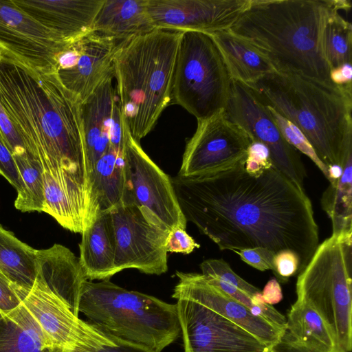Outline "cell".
I'll return each mask as SVG.
<instances>
[{
	"mask_svg": "<svg viewBox=\"0 0 352 352\" xmlns=\"http://www.w3.org/2000/svg\"><path fill=\"white\" fill-rule=\"evenodd\" d=\"M17 286L0 272V311L6 314L21 303Z\"/></svg>",
	"mask_w": 352,
	"mask_h": 352,
	"instance_id": "40",
	"label": "cell"
},
{
	"mask_svg": "<svg viewBox=\"0 0 352 352\" xmlns=\"http://www.w3.org/2000/svg\"><path fill=\"white\" fill-rule=\"evenodd\" d=\"M37 274L58 297L78 316L82 285L87 280L77 257L69 248L54 244L36 250Z\"/></svg>",
	"mask_w": 352,
	"mask_h": 352,
	"instance_id": "21",
	"label": "cell"
},
{
	"mask_svg": "<svg viewBox=\"0 0 352 352\" xmlns=\"http://www.w3.org/2000/svg\"><path fill=\"white\" fill-rule=\"evenodd\" d=\"M113 78V75L107 77L80 104L89 177L110 146L113 115L118 102Z\"/></svg>",
	"mask_w": 352,
	"mask_h": 352,
	"instance_id": "20",
	"label": "cell"
},
{
	"mask_svg": "<svg viewBox=\"0 0 352 352\" xmlns=\"http://www.w3.org/2000/svg\"><path fill=\"white\" fill-rule=\"evenodd\" d=\"M123 121L125 190L122 203L147 209L170 231L177 228L186 230L187 221L171 178L144 151Z\"/></svg>",
	"mask_w": 352,
	"mask_h": 352,
	"instance_id": "10",
	"label": "cell"
},
{
	"mask_svg": "<svg viewBox=\"0 0 352 352\" xmlns=\"http://www.w3.org/2000/svg\"><path fill=\"white\" fill-rule=\"evenodd\" d=\"M148 0H104L92 31L122 43L155 30Z\"/></svg>",
	"mask_w": 352,
	"mask_h": 352,
	"instance_id": "23",
	"label": "cell"
},
{
	"mask_svg": "<svg viewBox=\"0 0 352 352\" xmlns=\"http://www.w3.org/2000/svg\"><path fill=\"white\" fill-rule=\"evenodd\" d=\"M261 294L265 302L270 305L276 303L282 298L280 287L275 278L267 283Z\"/></svg>",
	"mask_w": 352,
	"mask_h": 352,
	"instance_id": "44",
	"label": "cell"
},
{
	"mask_svg": "<svg viewBox=\"0 0 352 352\" xmlns=\"http://www.w3.org/2000/svg\"><path fill=\"white\" fill-rule=\"evenodd\" d=\"M200 245L185 229L177 228L170 232L166 243L167 252L188 254Z\"/></svg>",
	"mask_w": 352,
	"mask_h": 352,
	"instance_id": "39",
	"label": "cell"
},
{
	"mask_svg": "<svg viewBox=\"0 0 352 352\" xmlns=\"http://www.w3.org/2000/svg\"><path fill=\"white\" fill-rule=\"evenodd\" d=\"M352 232L319 244L296 281L297 300L313 307L333 338V352L352 349Z\"/></svg>",
	"mask_w": 352,
	"mask_h": 352,
	"instance_id": "7",
	"label": "cell"
},
{
	"mask_svg": "<svg viewBox=\"0 0 352 352\" xmlns=\"http://www.w3.org/2000/svg\"><path fill=\"white\" fill-rule=\"evenodd\" d=\"M232 78L211 34L181 33L173 76L172 100L197 121L226 109Z\"/></svg>",
	"mask_w": 352,
	"mask_h": 352,
	"instance_id": "8",
	"label": "cell"
},
{
	"mask_svg": "<svg viewBox=\"0 0 352 352\" xmlns=\"http://www.w3.org/2000/svg\"><path fill=\"white\" fill-rule=\"evenodd\" d=\"M23 188L17 193L14 206L22 212H43L44 206L43 168L40 160L26 152L14 155Z\"/></svg>",
	"mask_w": 352,
	"mask_h": 352,
	"instance_id": "30",
	"label": "cell"
},
{
	"mask_svg": "<svg viewBox=\"0 0 352 352\" xmlns=\"http://www.w3.org/2000/svg\"><path fill=\"white\" fill-rule=\"evenodd\" d=\"M243 261L260 270H273L275 253L267 248L255 247L234 251Z\"/></svg>",
	"mask_w": 352,
	"mask_h": 352,
	"instance_id": "38",
	"label": "cell"
},
{
	"mask_svg": "<svg viewBox=\"0 0 352 352\" xmlns=\"http://www.w3.org/2000/svg\"><path fill=\"white\" fill-rule=\"evenodd\" d=\"M78 311L107 338L155 352H161L181 333L176 304L127 290L109 280H85Z\"/></svg>",
	"mask_w": 352,
	"mask_h": 352,
	"instance_id": "6",
	"label": "cell"
},
{
	"mask_svg": "<svg viewBox=\"0 0 352 352\" xmlns=\"http://www.w3.org/2000/svg\"><path fill=\"white\" fill-rule=\"evenodd\" d=\"M346 0H250L229 30L257 49L276 72L333 85L324 53L329 19Z\"/></svg>",
	"mask_w": 352,
	"mask_h": 352,
	"instance_id": "3",
	"label": "cell"
},
{
	"mask_svg": "<svg viewBox=\"0 0 352 352\" xmlns=\"http://www.w3.org/2000/svg\"><path fill=\"white\" fill-rule=\"evenodd\" d=\"M3 314H2L1 311H0V317L3 315Z\"/></svg>",
	"mask_w": 352,
	"mask_h": 352,
	"instance_id": "46",
	"label": "cell"
},
{
	"mask_svg": "<svg viewBox=\"0 0 352 352\" xmlns=\"http://www.w3.org/2000/svg\"><path fill=\"white\" fill-rule=\"evenodd\" d=\"M123 151L109 146L89 177V224L100 212L122 204L125 190Z\"/></svg>",
	"mask_w": 352,
	"mask_h": 352,
	"instance_id": "24",
	"label": "cell"
},
{
	"mask_svg": "<svg viewBox=\"0 0 352 352\" xmlns=\"http://www.w3.org/2000/svg\"><path fill=\"white\" fill-rule=\"evenodd\" d=\"M0 133L13 155L28 152L25 144L6 111L0 98ZM29 153V152H28Z\"/></svg>",
	"mask_w": 352,
	"mask_h": 352,
	"instance_id": "35",
	"label": "cell"
},
{
	"mask_svg": "<svg viewBox=\"0 0 352 352\" xmlns=\"http://www.w3.org/2000/svg\"><path fill=\"white\" fill-rule=\"evenodd\" d=\"M184 352H270V347L239 324L175 286Z\"/></svg>",
	"mask_w": 352,
	"mask_h": 352,
	"instance_id": "11",
	"label": "cell"
},
{
	"mask_svg": "<svg viewBox=\"0 0 352 352\" xmlns=\"http://www.w3.org/2000/svg\"><path fill=\"white\" fill-rule=\"evenodd\" d=\"M285 331L296 341L320 352H333V338L318 313L296 300L286 318Z\"/></svg>",
	"mask_w": 352,
	"mask_h": 352,
	"instance_id": "28",
	"label": "cell"
},
{
	"mask_svg": "<svg viewBox=\"0 0 352 352\" xmlns=\"http://www.w3.org/2000/svg\"><path fill=\"white\" fill-rule=\"evenodd\" d=\"M0 98L43 169L89 198L81 101L54 74L37 72L1 51Z\"/></svg>",
	"mask_w": 352,
	"mask_h": 352,
	"instance_id": "2",
	"label": "cell"
},
{
	"mask_svg": "<svg viewBox=\"0 0 352 352\" xmlns=\"http://www.w3.org/2000/svg\"><path fill=\"white\" fill-rule=\"evenodd\" d=\"M114 344L111 345H103L93 351L88 352H155L150 349L128 342L113 340Z\"/></svg>",
	"mask_w": 352,
	"mask_h": 352,
	"instance_id": "42",
	"label": "cell"
},
{
	"mask_svg": "<svg viewBox=\"0 0 352 352\" xmlns=\"http://www.w3.org/2000/svg\"><path fill=\"white\" fill-rule=\"evenodd\" d=\"M273 166L269 148L263 143L252 141L245 162V170L251 176L258 177Z\"/></svg>",
	"mask_w": 352,
	"mask_h": 352,
	"instance_id": "34",
	"label": "cell"
},
{
	"mask_svg": "<svg viewBox=\"0 0 352 352\" xmlns=\"http://www.w3.org/2000/svg\"><path fill=\"white\" fill-rule=\"evenodd\" d=\"M201 274L213 278L247 293L256 299L262 301V294L259 289L250 284L237 275L229 264L223 259H208L200 264Z\"/></svg>",
	"mask_w": 352,
	"mask_h": 352,
	"instance_id": "33",
	"label": "cell"
},
{
	"mask_svg": "<svg viewBox=\"0 0 352 352\" xmlns=\"http://www.w3.org/2000/svg\"><path fill=\"white\" fill-rule=\"evenodd\" d=\"M250 0H148L155 29L208 34L228 30Z\"/></svg>",
	"mask_w": 352,
	"mask_h": 352,
	"instance_id": "17",
	"label": "cell"
},
{
	"mask_svg": "<svg viewBox=\"0 0 352 352\" xmlns=\"http://www.w3.org/2000/svg\"><path fill=\"white\" fill-rule=\"evenodd\" d=\"M224 111L252 141L260 142L269 148L274 168L303 188L307 175L299 154L284 139L265 105L248 86L232 80Z\"/></svg>",
	"mask_w": 352,
	"mask_h": 352,
	"instance_id": "13",
	"label": "cell"
},
{
	"mask_svg": "<svg viewBox=\"0 0 352 352\" xmlns=\"http://www.w3.org/2000/svg\"><path fill=\"white\" fill-rule=\"evenodd\" d=\"M341 177L323 192L321 205L332 221L333 234L352 232V149L344 160Z\"/></svg>",
	"mask_w": 352,
	"mask_h": 352,
	"instance_id": "29",
	"label": "cell"
},
{
	"mask_svg": "<svg viewBox=\"0 0 352 352\" xmlns=\"http://www.w3.org/2000/svg\"><path fill=\"white\" fill-rule=\"evenodd\" d=\"M181 33L155 29L121 43L116 52L113 74L118 105L131 135L139 142L172 100Z\"/></svg>",
	"mask_w": 352,
	"mask_h": 352,
	"instance_id": "5",
	"label": "cell"
},
{
	"mask_svg": "<svg viewBox=\"0 0 352 352\" xmlns=\"http://www.w3.org/2000/svg\"><path fill=\"white\" fill-rule=\"evenodd\" d=\"M0 174L16 190L23 188V181L16 166L14 155L0 133Z\"/></svg>",
	"mask_w": 352,
	"mask_h": 352,
	"instance_id": "36",
	"label": "cell"
},
{
	"mask_svg": "<svg viewBox=\"0 0 352 352\" xmlns=\"http://www.w3.org/2000/svg\"><path fill=\"white\" fill-rule=\"evenodd\" d=\"M331 82L336 86L351 85L352 66L351 63H344L341 66L330 70Z\"/></svg>",
	"mask_w": 352,
	"mask_h": 352,
	"instance_id": "43",
	"label": "cell"
},
{
	"mask_svg": "<svg viewBox=\"0 0 352 352\" xmlns=\"http://www.w3.org/2000/svg\"><path fill=\"white\" fill-rule=\"evenodd\" d=\"M352 25L340 14L328 20L324 32V53L330 69L351 63Z\"/></svg>",
	"mask_w": 352,
	"mask_h": 352,
	"instance_id": "31",
	"label": "cell"
},
{
	"mask_svg": "<svg viewBox=\"0 0 352 352\" xmlns=\"http://www.w3.org/2000/svg\"><path fill=\"white\" fill-rule=\"evenodd\" d=\"M327 168L329 175L328 181L329 182L330 184H333L341 177L343 170V166L338 164H331L329 165Z\"/></svg>",
	"mask_w": 352,
	"mask_h": 352,
	"instance_id": "45",
	"label": "cell"
},
{
	"mask_svg": "<svg viewBox=\"0 0 352 352\" xmlns=\"http://www.w3.org/2000/svg\"><path fill=\"white\" fill-rule=\"evenodd\" d=\"M247 86L301 130L327 167L342 166L352 149L351 85L336 86L274 72Z\"/></svg>",
	"mask_w": 352,
	"mask_h": 352,
	"instance_id": "4",
	"label": "cell"
},
{
	"mask_svg": "<svg viewBox=\"0 0 352 352\" xmlns=\"http://www.w3.org/2000/svg\"><path fill=\"white\" fill-rule=\"evenodd\" d=\"M251 142L247 133L224 111L199 120L186 143L177 175L199 177L232 167L246 159Z\"/></svg>",
	"mask_w": 352,
	"mask_h": 352,
	"instance_id": "12",
	"label": "cell"
},
{
	"mask_svg": "<svg viewBox=\"0 0 352 352\" xmlns=\"http://www.w3.org/2000/svg\"><path fill=\"white\" fill-rule=\"evenodd\" d=\"M0 272L17 287L30 290L37 274L36 250L0 224Z\"/></svg>",
	"mask_w": 352,
	"mask_h": 352,
	"instance_id": "27",
	"label": "cell"
},
{
	"mask_svg": "<svg viewBox=\"0 0 352 352\" xmlns=\"http://www.w3.org/2000/svg\"><path fill=\"white\" fill-rule=\"evenodd\" d=\"M21 302L43 330L60 348L69 352H88L114 341L74 314L69 305L36 275L30 290L20 288Z\"/></svg>",
	"mask_w": 352,
	"mask_h": 352,
	"instance_id": "14",
	"label": "cell"
},
{
	"mask_svg": "<svg viewBox=\"0 0 352 352\" xmlns=\"http://www.w3.org/2000/svg\"><path fill=\"white\" fill-rule=\"evenodd\" d=\"M272 271L280 282H287L289 277L300 272L298 256L289 250H284L276 253Z\"/></svg>",
	"mask_w": 352,
	"mask_h": 352,
	"instance_id": "37",
	"label": "cell"
},
{
	"mask_svg": "<svg viewBox=\"0 0 352 352\" xmlns=\"http://www.w3.org/2000/svg\"><path fill=\"white\" fill-rule=\"evenodd\" d=\"M118 41L91 31L67 44L57 56L54 76L81 102L113 74Z\"/></svg>",
	"mask_w": 352,
	"mask_h": 352,
	"instance_id": "16",
	"label": "cell"
},
{
	"mask_svg": "<svg viewBox=\"0 0 352 352\" xmlns=\"http://www.w3.org/2000/svg\"><path fill=\"white\" fill-rule=\"evenodd\" d=\"M81 234L78 258L86 279L109 280L117 274L116 237L111 212L98 213Z\"/></svg>",
	"mask_w": 352,
	"mask_h": 352,
	"instance_id": "22",
	"label": "cell"
},
{
	"mask_svg": "<svg viewBox=\"0 0 352 352\" xmlns=\"http://www.w3.org/2000/svg\"><path fill=\"white\" fill-rule=\"evenodd\" d=\"M13 1L60 42L69 44L92 31L94 21L104 0Z\"/></svg>",
	"mask_w": 352,
	"mask_h": 352,
	"instance_id": "19",
	"label": "cell"
},
{
	"mask_svg": "<svg viewBox=\"0 0 352 352\" xmlns=\"http://www.w3.org/2000/svg\"><path fill=\"white\" fill-rule=\"evenodd\" d=\"M265 107L286 142L296 150L297 149L310 158L328 180L327 166L318 157L309 141L301 130L270 106L265 105Z\"/></svg>",
	"mask_w": 352,
	"mask_h": 352,
	"instance_id": "32",
	"label": "cell"
},
{
	"mask_svg": "<svg viewBox=\"0 0 352 352\" xmlns=\"http://www.w3.org/2000/svg\"><path fill=\"white\" fill-rule=\"evenodd\" d=\"M116 237L117 273L135 269L161 275L168 270L170 230L153 214L135 204H120L111 211Z\"/></svg>",
	"mask_w": 352,
	"mask_h": 352,
	"instance_id": "9",
	"label": "cell"
},
{
	"mask_svg": "<svg viewBox=\"0 0 352 352\" xmlns=\"http://www.w3.org/2000/svg\"><path fill=\"white\" fill-rule=\"evenodd\" d=\"M67 45L13 0H0L1 52L37 72L54 74L58 54Z\"/></svg>",
	"mask_w": 352,
	"mask_h": 352,
	"instance_id": "15",
	"label": "cell"
},
{
	"mask_svg": "<svg viewBox=\"0 0 352 352\" xmlns=\"http://www.w3.org/2000/svg\"><path fill=\"white\" fill-rule=\"evenodd\" d=\"M232 80L248 85L276 72L254 46L228 30L211 34Z\"/></svg>",
	"mask_w": 352,
	"mask_h": 352,
	"instance_id": "26",
	"label": "cell"
},
{
	"mask_svg": "<svg viewBox=\"0 0 352 352\" xmlns=\"http://www.w3.org/2000/svg\"><path fill=\"white\" fill-rule=\"evenodd\" d=\"M0 352H69L58 347L21 302L0 317Z\"/></svg>",
	"mask_w": 352,
	"mask_h": 352,
	"instance_id": "25",
	"label": "cell"
},
{
	"mask_svg": "<svg viewBox=\"0 0 352 352\" xmlns=\"http://www.w3.org/2000/svg\"><path fill=\"white\" fill-rule=\"evenodd\" d=\"M175 274L178 278L175 287L239 324L267 346L272 348L285 333L208 283L203 274L182 272H176Z\"/></svg>",
	"mask_w": 352,
	"mask_h": 352,
	"instance_id": "18",
	"label": "cell"
},
{
	"mask_svg": "<svg viewBox=\"0 0 352 352\" xmlns=\"http://www.w3.org/2000/svg\"><path fill=\"white\" fill-rule=\"evenodd\" d=\"M270 352H320L294 340L285 331Z\"/></svg>",
	"mask_w": 352,
	"mask_h": 352,
	"instance_id": "41",
	"label": "cell"
},
{
	"mask_svg": "<svg viewBox=\"0 0 352 352\" xmlns=\"http://www.w3.org/2000/svg\"><path fill=\"white\" fill-rule=\"evenodd\" d=\"M245 162L214 174L171 178L184 216L221 250H292L300 272L319 245L309 198L274 166L254 177Z\"/></svg>",
	"mask_w": 352,
	"mask_h": 352,
	"instance_id": "1",
	"label": "cell"
}]
</instances>
